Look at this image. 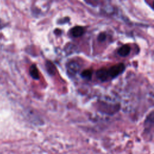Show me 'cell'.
I'll use <instances>...</instances> for the list:
<instances>
[{
  "label": "cell",
  "instance_id": "obj_1",
  "mask_svg": "<svg viewBox=\"0 0 154 154\" xmlns=\"http://www.w3.org/2000/svg\"><path fill=\"white\" fill-rule=\"evenodd\" d=\"M125 69V66L123 63H118L115 64L107 69L108 78H116L119 75L122 74Z\"/></svg>",
  "mask_w": 154,
  "mask_h": 154
},
{
  "label": "cell",
  "instance_id": "obj_5",
  "mask_svg": "<svg viewBox=\"0 0 154 154\" xmlns=\"http://www.w3.org/2000/svg\"><path fill=\"white\" fill-rule=\"evenodd\" d=\"M131 48L128 45H124L122 46L118 50V54L123 57H127L130 53Z\"/></svg>",
  "mask_w": 154,
  "mask_h": 154
},
{
  "label": "cell",
  "instance_id": "obj_8",
  "mask_svg": "<svg viewBox=\"0 0 154 154\" xmlns=\"http://www.w3.org/2000/svg\"><path fill=\"white\" fill-rule=\"evenodd\" d=\"M30 74L33 79L34 80L39 79V74H38V69L35 64H33L31 66L30 68Z\"/></svg>",
  "mask_w": 154,
  "mask_h": 154
},
{
  "label": "cell",
  "instance_id": "obj_3",
  "mask_svg": "<svg viewBox=\"0 0 154 154\" xmlns=\"http://www.w3.org/2000/svg\"><path fill=\"white\" fill-rule=\"evenodd\" d=\"M96 75L97 78L100 81L104 82L107 81L109 78L107 72V69L102 68L96 71Z\"/></svg>",
  "mask_w": 154,
  "mask_h": 154
},
{
  "label": "cell",
  "instance_id": "obj_6",
  "mask_svg": "<svg viewBox=\"0 0 154 154\" xmlns=\"http://www.w3.org/2000/svg\"><path fill=\"white\" fill-rule=\"evenodd\" d=\"M153 125V111H152L150 114L146 118L145 122H144V127H145V130L150 131V129L152 128Z\"/></svg>",
  "mask_w": 154,
  "mask_h": 154
},
{
  "label": "cell",
  "instance_id": "obj_9",
  "mask_svg": "<svg viewBox=\"0 0 154 154\" xmlns=\"http://www.w3.org/2000/svg\"><path fill=\"white\" fill-rule=\"evenodd\" d=\"M92 72L90 69L88 70H84L82 72L81 76L83 77V78L87 79V80H90L92 78Z\"/></svg>",
  "mask_w": 154,
  "mask_h": 154
},
{
  "label": "cell",
  "instance_id": "obj_2",
  "mask_svg": "<svg viewBox=\"0 0 154 154\" xmlns=\"http://www.w3.org/2000/svg\"><path fill=\"white\" fill-rule=\"evenodd\" d=\"M67 72L70 76H74L80 70V64L75 61H72L67 64Z\"/></svg>",
  "mask_w": 154,
  "mask_h": 154
},
{
  "label": "cell",
  "instance_id": "obj_4",
  "mask_svg": "<svg viewBox=\"0 0 154 154\" xmlns=\"http://www.w3.org/2000/svg\"><path fill=\"white\" fill-rule=\"evenodd\" d=\"M84 28L81 26H76L72 28L71 30V34L75 37H81L84 33Z\"/></svg>",
  "mask_w": 154,
  "mask_h": 154
},
{
  "label": "cell",
  "instance_id": "obj_7",
  "mask_svg": "<svg viewBox=\"0 0 154 154\" xmlns=\"http://www.w3.org/2000/svg\"><path fill=\"white\" fill-rule=\"evenodd\" d=\"M45 65L48 73L50 75H54L56 73V67L55 65L50 61H46Z\"/></svg>",
  "mask_w": 154,
  "mask_h": 154
},
{
  "label": "cell",
  "instance_id": "obj_10",
  "mask_svg": "<svg viewBox=\"0 0 154 154\" xmlns=\"http://www.w3.org/2000/svg\"><path fill=\"white\" fill-rule=\"evenodd\" d=\"M98 39L100 42H104L106 39V34L104 33H100L98 37Z\"/></svg>",
  "mask_w": 154,
  "mask_h": 154
}]
</instances>
